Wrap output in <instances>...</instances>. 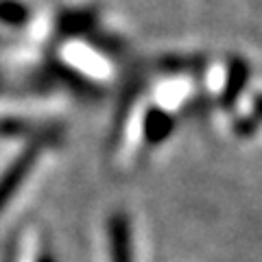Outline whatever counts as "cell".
I'll return each instance as SVG.
<instances>
[{
	"instance_id": "7",
	"label": "cell",
	"mask_w": 262,
	"mask_h": 262,
	"mask_svg": "<svg viewBox=\"0 0 262 262\" xmlns=\"http://www.w3.org/2000/svg\"><path fill=\"white\" fill-rule=\"evenodd\" d=\"M39 262H55V258H51V256H44V258L39 260Z\"/></svg>"
},
{
	"instance_id": "2",
	"label": "cell",
	"mask_w": 262,
	"mask_h": 262,
	"mask_svg": "<svg viewBox=\"0 0 262 262\" xmlns=\"http://www.w3.org/2000/svg\"><path fill=\"white\" fill-rule=\"evenodd\" d=\"M110 245L112 262H131V234L127 219L122 214H116L110 221Z\"/></svg>"
},
{
	"instance_id": "5",
	"label": "cell",
	"mask_w": 262,
	"mask_h": 262,
	"mask_svg": "<svg viewBox=\"0 0 262 262\" xmlns=\"http://www.w3.org/2000/svg\"><path fill=\"white\" fill-rule=\"evenodd\" d=\"M55 75L57 79L61 81V83L70 85L75 92L79 94H85V96H94L98 94V90L90 83L85 77H81L79 72H75V68H68V66H61V63H55Z\"/></svg>"
},
{
	"instance_id": "3",
	"label": "cell",
	"mask_w": 262,
	"mask_h": 262,
	"mask_svg": "<svg viewBox=\"0 0 262 262\" xmlns=\"http://www.w3.org/2000/svg\"><path fill=\"white\" fill-rule=\"evenodd\" d=\"M94 24H96L94 11L72 9V11H66L59 18V31L63 35H88V33H92Z\"/></svg>"
},
{
	"instance_id": "1",
	"label": "cell",
	"mask_w": 262,
	"mask_h": 262,
	"mask_svg": "<svg viewBox=\"0 0 262 262\" xmlns=\"http://www.w3.org/2000/svg\"><path fill=\"white\" fill-rule=\"evenodd\" d=\"M39 153H42V144L33 142L9 164V166H7L3 177H0V212H3V208L11 201V196L18 192V188L24 184V179H27V175L31 173V168L35 166Z\"/></svg>"
},
{
	"instance_id": "6",
	"label": "cell",
	"mask_w": 262,
	"mask_h": 262,
	"mask_svg": "<svg viewBox=\"0 0 262 262\" xmlns=\"http://www.w3.org/2000/svg\"><path fill=\"white\" fill-rule=\"evenodd\" d=\"M29 18V9L15 0H0V22L11 24V27H20Z\"/></svg>"
},
{
	"instance_id": "4",
	"label": "cell",
	"mask_w": 262,
	"mask_h": 262,
	"mask_svg": "<svg viewBox=\"0 0 262 262\" xmlns=\"http://www.w3.org/2000/svg\"><path fill=\"white\" fill-rule=\"evenodd\" d=\"M173 131V118L162 110H151L144 118V138L151 144L164 142Z\"/></svg>"
}]
</instances>
